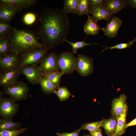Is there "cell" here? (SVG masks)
<instances>
[{"mask_svg": "<svg viewBox=\"0 0 136 136\" xmlns=\"http://www.w3.org/2000/svg\"><path fill=\"white\" fill-rule=\"evenodd\" d=\"M39 21L40 26L37 34L44 48L53 49L66 41L70 22L67 14L62 9H44Z\"/></svg>", "mask_w": 136, "mask_h": 136, "instance_id": "cell-1", "label": "cell"}, {"mask_svg": "<svg viewBox=\"0 0 136 136\" xmlns=\"http://www.w3.org/2000/svg\"><path fill=\"white\" fill-rule=\"evenodd\" d=\"M7 38L11 52L19 55L31 49L44 48L39 42L36 34L30 30L12 28Z\"/></svg>", "mask_w": 136, "mask_h": 136, "instance_id": "cell-2", "label": "cell"}, {"mask_svg": "<svg viewBox=\"0 0 136 136\" xmlns=\"http://www.w3.org/2000/svg\"><path fill=\"white\" fill-rule=\"evenodd\" d=\"M29 88L26 83L17 81L13 83L3 87V94L8 95L15 102L26 99Z\"/></svg>", "mask_w": 136, "mask_h": 136, "instance_id": "cell-3", "label": "cell"}, {"mask_svg": "<svg viewBox=\"0 0 136 136\" xmlns=\"http://www.w3.org/2000/svg\"><path fill=\"white\" fill-rule=\"evenodd\" d=\"M48 49L44 48H37L23 53L20 56L21 59L20 66L40 64L48 54Z\"/></svg>", "mask_w": 136, "mask_h": 136, "instance_id": "cell-4", "label": "cell"}, {"mask_svg": "<svg viewBox=\"0 0 136 136\" xmlns=\"http://www.w3.org/2000/svg\"><path fill=\"white\" fill-rule=\"evenodd\" d=\"M0 92V115L2 119H12L18 112L19 104L10 97H3Z\"/></svg>", "mask_w": 136, "mask_h": 136, "instance_id": "cell-5", "label": "cell"}, {"mask_svg": "<svg viewBox=\"0 0 136 136\" xmlns=\"http://www.w3.org/2000/svg\"><path fill=\"white\" fill-rule=\"evenodd\" d=\"M77 58L70 51L62 52L58 56V64L59 69L64 74L73 73L76 70Z\"/></svg>", "mask_w": 136, "mask_h": 136, "instance_id": "cell-6", "label": "cell"}, {"mask_svg": "<svg viewBox=\"0 0 136 136\" xmlns=\"http://www.w3.org/2000/svg\"><path fill=\"white\" fill-rule=\"evenodd\" d=\"M21 59L20 55L14 53L5 56H0V69L2 73L14 70L20 66Z\"/></svg>", "mask_w": 136, "mask_h": 136, "instance_id": "cell-7", "label": "cell"}, {"mask_svg": "<svg viewBox=\"0 0 136 136\" xmlns=\"http://www.w3.org/2000/svg\"><path fill=\"white\" fill-rule=\"evenodd\" d=\"M77 55L76 71L82 76L86 77L91 75L93 71L94 58L83 54Z\"/></svg>", "mask_w": 136, "mask_h": 136, "instance_id": "cell-8", "label": "cell"}, {"mask_svg": "<svg viewBox=\"0 0 136 136\" xmlns=\"http://www.w3.org/2000/svg\"><path fill=\"white\" fill-rule=\"evenodd\" d=\"M42 73L59 71L58 56L55 52L48 54L39 66Z\"/></svg>", "mask_w": 136, "mask_h": 136, "instance_id": "cell-9", "label": "cell"}, {"mask_svg": "<svg viewBox=\"0 0 136 136\" xmlns=\"http://www.w3.org/2000/svg\"><path fill=\"white\" fill-rule=\"evenodd\" d=\"M21 74L23 75L27 80L33 85L39 84V80L43 74L39 66L37 65H27L19 67Z\"/></svg>", "mask_w": 136, "mask_h": 136, "instance_id": "cell-10", "label": "cell"}, {"mask_svg": "<svg viewBox=\"0 0 136 136\" xmlns=\"http://www.w3.org/2000/svg\"><path fill=\"white\" fill-rule=\"evenodd\" d=\"M122 21L119 18L113 16L110 21L107 24L106 26L101 28L104 35L109 38H114L117 35L118 31L121 26Z\"/></svg>", "mask_w": 136, "mask_h": 136, "instance_id": "cell-11", "label": "cell"}, {"mask_svg": "<svg viewBox=\"0 0 136 136\" xmlns=\"http://www.w3.org/2000/svg\"><path fill=\"white\" fill-rule=\"evenodd\" d=\"M127 96L124 94L120 95L117 98L113 99L112 102V109L111 113L112 116L117 118L120 116L123 111Z\"/></svg>", "mask_w": 136, "mask_h": 136, "instance_id": "cell-12", "label": "cell"}, {"mask_svg": "<svg viewBox=\"0 0 136 136\" xmlns=\"http://www.w3.org/2000/svg\"><path fill=\"white\" fill-rule=\"evenodd\" d=\"M19 67L2 73L0 76V86H7L17 81L18 77L21 74Z\"/></svg>", "mask_w": 136, "mask_h": 136, "instance_id": "cell-13", "label": "cell"}, {"mask_svg": "<svg viewBox=\"0 0 136 136\" xmlns=\"http://www.w3.org/2000/svg\"><path fill=\"white\" fill-rule=\"evenodd\" d=\"M35 0H1L0 4L7 5L16 8L19 12L34 5Z\"/></svg>", "mask_w": 136, "mask_h": 136, "instance_id": "cell-14", "label": "cell"}, {"mask_svg": "<svg viewBox=\"0 0 136 136\" xmlns=\"http://www.w3.org/2000/svg\"><path fill=\"white\" fill-rule=\"evenodd\" d=\"M18 12V10L14 7L0 4V21L10 23Z\"/></svg>", "mask_w": 136, "mask_h": 136, "instance_id": "cell-15", "label": "cell"}, {"mask_svg": "<svg viewBox=\"0 0 136 136\" xmlns=\"http://www.w3.org/2000/svg\"><path fill=\"white\" fill-rule=\"evenodd\" d=\"M90 12L93 19L96 22L101 20H105L109 22L112 16L104 5L90 10Z\"/></svg>", "mask_w": 136, "mask_h": 136, "instance_id": "cell-16", "label": "cell"}, {"mask_svg": "<svg viewBox=\"0 0 136 136\" xmlns=\"http://www.w3.org/2000/svg\"><path fill=\"white\" fill-rule=\"evenodd\" d=\"M127 0H106L104 6L112 16L126 7Z\"/></svg>", "mask_w": 136, "mask_h": 136, "instance_id": "cell-17", "label": "cell"}, {"mask_svg": "<svg viewBox=\"0 0 136 136\" xmlns=\"http://www.w3.org/2000/svg\"><path fill=\"white\" fill-rule=\"evenodd\" d=\"M117 118L113 116L109 119H102L100 127L104 128L107 136H113L117 127Z\"/></svg>", "mask_w": 136, "mask_h": 136, "instance_id": "cell-18", "label": "cell"}, {"mask_svg": "<svg viewBox=\"0 0 136 136\" xmlns=\"http://www.w3.org/2000/svg\"><path fill=\"white\" fill-rule=\"evenodd\" d=\"M128 109L126 103L123 112L117 118V123L115 131L113 136H120L125 132L124 127L126 124V117Z\"/></svg>", "mask_w": 136, "mask_h": 136, "instance_id": "cell-19", "label": "cell"}, {"mask_svg": "<svg viewBox=\"0 0 136 136\" xmlns=\"http://www.w3.org/2000/svg\"><path fill=\"white\" fill-rule=\"evenodd\" d=\"M88 19L84 26V30L85 34L95 35L98 34L101 28L97 24L91 16L87 15Z\"/></svg>", "mask_w": 136, "mask_h": 136, "instance_id": "cell-20", "label": "cell"}, {"mask_svg": "<svg viewBox=\"0 0 136 136\" xmlns=\"http://www.w3.org/2000/svg\"><path fill=\"white\" fill-rule=\"evenodd\" d=\"M42 91L45 94L48 95L55 94L57 89L52 83L46 78L41 76L39 80Z\"/></svg>", "mask_w": 136, "mask_h": 136, "instance_id": "cell-21", "label": "cell"}, {"mask_svg": "<svg viewBox=\"0 0 136 136\" xmlns=\"http://www.w3.org/2000/svg\"><path fill=\"white\" fill-rule=\"evenodd\" d=\"M21 125V122H14L12 119H0V131L16 130L19 129Z\"/></svg>", "mask_w": 136, "mask_h": 136, "instance_id": "cell-22", "label": "cell"}, {"mask_svg": "<svg viewBox=\"0 0 136 136\" xmlns=\"http://www.w3.org/2000/svg\"><path fill=\"white\" fill-rule=\"evenodd\" d=\"M64 75L61 71L43 74L42 76L49 80L57 89L60 86L61 79Z\"/></svg>", "mask_w": 136, "mask_h": 136, "instance_id": "cell-23", "label": "cell"}, {"mask_svg": "<svg viewBox=\"0 0 136 136\" xmlns=\"http://www.w3.org/2000/svg\"><path fill=\"white\" fill-rule=\"evenodd\" d=\"M79 0H65L63 2V11L68 13L76 14Z\"/></svg>", "mask_w": 136, "mask_h": 136, "instance_id": "cell-24", "label": "cell"}, {"mask_svg": "<svg viewBox=\"0 0 136 136\" xmlns=\"http://www.w3.org/2000/svg\"><path fill=\"white\" fill-rule=\"evenodd\" d=\"M12 53L10 45L7 37H0V56H4Z\"/></svg>", "mask_w": 136, "mask_h": 136, "instance_id": "cell-25", "label": "cell"}, {"mask_svg": "<svg viewBox=\"0 0 136 136\" xmlns=\"http://www.w3.org/2000/svg\"><path fill=\"white\" fill-rule=\"evenodd\" d=\"M90 13L89 0H79L76 14L81 16L84 14L89 15Z\"/></svg>", "mask_w": 136, "mask_h": 136, "instance_id": "cell-26", "label": "cell"}, {"mask_svg": "<svg viewBox=\"0 0 136 136\" xmlns=\"http://www.w3.org/2000/svg\"><path fill=\"white\" fill-rule=\"evenodd\" d=\"M55 94L61 101L67 99L71 95L70 92L65 87L59 86L56 90Z\"/></svg>", "mask_w": 136, "mask_h": 136, "instance_id": "cell-27", "label": "cell"}, {"mask_svg": "<svg viewBox=\"0 0 136 136\" xmlns=\"http://www.w3.org/2000/svg\"><path fill=\"white\" fill-rule=\"evenodd\" d=\"M102 122V120L84 124L80 126L79 129L80 131L82 130H88L89 132L94 131L100 128Z\"/></svg>", "mask_w": 136, "mask_h": 136, "instance_id": "cell-28", "label": "cell"}, {"mask_svg": "<svg viewBox=\"0 0 136 136\" xmlns=\"http://www.w3.org/2000/svg\"><path fill=\"white\" fill-rule=\"evenodd\" d=\"M12 28L9 23L0 21V37H7Z\"/></svg>", "mask_w": 136, "mask_h": 136, "instance_id": "cell-29", "label": "cell"}, {"mask_svg": "<svg viewBox=\"0 0 136 136\" xmlns=\"http://www.w3.org/2000/svg\"><path fill=\"white\" fill-rule=\"evenodd\" d=\"M28 129L26 127L16 130L0 131V136H18L23 133Z\"/></svg>", "mask_w": 136, "mask_h": 136, "instance_id": "cell-30", "label": "cell"}, {"mask_svg": "<svg viewBox=\"0 0 136 136\" xmlns=\"http://www.w3.org/2000/svg\"><path fill=\"white\" fill-rule=\"evenodd\" d=\"M67 43L70 44L72 47V51L74 54H76L78 52L77 50L79 49H83L84 47L86 46H90L94 44L92 43H86L84 40L81 42H71L66 40V41Z\"/></svg>", "mask_w": 136, "mask_h": 136, "instance_id": "cell-31", "label": "cell"}, {"mask_svg": "<svg viewBox=\"0 0 136 136\" xmlns=\"http://www.w3.org/2000/svg\"><path fill=\"white\" fill-rule=\"evenodd\" d=\"M36 16L35 15L31 12L26 14L23 17L24 23L27 25H29L33 23L35 21Z\"/></svg>", "mask_w": 136, "mask_h": 136, "instance_id": "cell-32", "label": "cell"}, {"mask_svg": "<svg viewBox=\"0 0 136 136\" xmlns=\"http://www.w3.org/2000/svg\"><path fill=\"white\" fill-rule=\"evenodd\" d=\"M133 42L132 41H130L127 43L118 44L110 47H106L103 51L109 49H122L129 48L132 45Z\"/></svg>", "mask_w": 136, "mask_h": 136, "instance_id": "cell-33", "label": "cell"}, {"mask_svg": "<svg viewBox=\"0 0 136 136\" xmlns=\"http://www.w3.org/2000/svg\"><path fill=\"white\" fill-rule=\"evenodd\" d=\"M106 0H89L90 10L98 7L104 6Z\"/></svg>", "mask_w": 136, "mask_h": 136, "instance_id": "cell-34", "label": "cell"}, {"mask_svg": "<svg viewBox=\"0 0 136 136\" xmlns=\"http://www.w3.org/2000/svg\"><path fill=\"white\" fill-rule=\"evenodd\" d=\"M80 131L79 129H77L73 132H63L62 133H57V136H79L80 134Z\"/></svg>", "mask_w": 136, "mask_h": 136, "instance_id": "cell-35", "label": "cell"}, {"mask_svg": "<svg viewBox=\"0 0 136 136\" xmlns=\"http://www.w3.org/2000/svg\"><path fill=\"white\" fill-rule=\"evenodd\" d=\"M89 132L91 136H103L102 130L100 128L94 131H89Z\"/></svg>", "mask_w": 136, "mask_h": 136, "instance_id": "cell-36", "label": "cell"}, {"mask_svg": "<svg viewBox=\"0 0 136 136\" xmlns=\"http://www.w3.org/2000/svg\"><path fill=\"white\" fill-rule=\"evenodd\" d=\"M135 125H136V118H134L129 123H126L124 126V129L125 130L128 127Z\"/></svg>", "mask_w": 136, "mask_h": 136, "instance_id": "cell-37", "label": "cell"}, {"mask_svg": "<svg viewBox=\"0 0 136 136\" xmlns=\"http://www.w3.org/2000/svg\"><path fill=\"white\" fill-rule=\"evenodd\" d=\"M128 4L132 8L136 9V0H127Z\"/></svg>", "mask_w": 136, "mask_h": 136, "instance_id": "cell-38", "label": "cell"}, {"mask_svg": "<svg viewBox=\"0 0 136 136\" xmlns=\"http://www.w3.org/2000/svg\"><path fill=\"white\" fill-rule=\"evenodd\" d=\"M133 42H134L136 41V37L132 41Z\"/></svg>", "mask_w": 136, "mask_h": 136, "instance_id": "cell-39", "label": "cell"}, {"mask_svg": "<svg viewBox=\"0 0 136 136\" xmlns=\"http://www.w3.org/2000/svg\"><path fill=\"white\" fill-rule=\"evenodd\" d=\"M83 136H91L89 134L84 135Z\"/></svg>", "mask_w": 136, "mask_h": 136, "instance_id": "cell-40", "label": "cell"}, {"mask_svg": "<svg viewBox=\"0 0 136 136\" xmlns=\"http://www.w3.org/2000/svg\"><path fill=\"white\" fill-rule=\"evenodd\" d=\"M26 136H28L27 135H26Z\"/></svg>", "mask_w": 136, "mask_h": 136, "instance_id": "cell-41", "label": "cell"}]
</instances>
